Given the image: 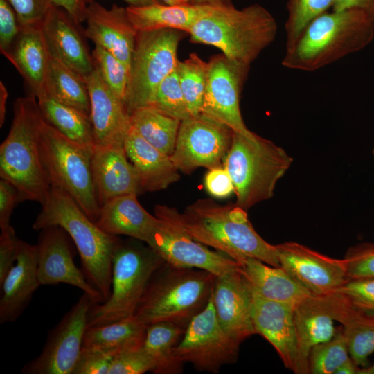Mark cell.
Masks as SVG:
<instances>
[{
    "label": "cell",
    "mask_w": 374,
    "mask_h": 374,
    "mask_svg": "<svg viewBox=\"0 0 374 374\" xmlns=\"http://www.w3.org/2000/svg\"><path fill=\"white\" fill-rule=\"evenodd\" d=\"M373 33L374 18L361 10L326 12L286 47L282 65L294 70L317 71L364 48Z\"/></svg>",
    "instance_id": "obj_3"
},
{
    "label": "cell",
    "mask_w": 374,
    "mask_h": 374,
    "mask_svg": "<svg viewBox=\"0 0 374 374\" xmlns=\"http://www.w3.org/2000/svg\"><path fill=\"white\" fill-rule=\"evenodd\" d=\"M241 265L253 292L264 299L296 307L312 295L281 267L252 258Z\"/></svg>",
    "instance_id": "obj_29"
},
{
    "label": "cell",
    "mask_w": 374,
    "mask_h": 374,
    "mask_svg": "<svg viewBox=\"0 0 374 374\" xmlns=\"http://www.w3.org/2000/svg\"><path fill=\"white\" fill-rule=\"evenodd\" d=\"M147 326L134 316L107 324L88 326L82 347L100 350L114 356L143 346Z\"/></svg>",
    "instance_id": "obj_32"
},
{
    "label": "cell",
    "mask_w": 374,
    "mask_h": 374,
    "mask_svg": "<svg viewBox=\"0 0 374 374\" xmlns=\"http://www.w3.org/2000/svg\"><path fill=\"white\" fill-rule=\"evenodd\" d=\"M79 25L53 4L40 27L50 57L86 78L95 67Z\"/></svg>",
    "instance_id": "obj_20"
},
{
    "label": "cell",
    "mask_w": 374,
    "mask_h": 374,
    "mask_svg": "<svg viewBox=\"0 0 374 374\" xmlns=\"http://www.w3.org/2000/svg\"><path fill=\"white\" fill-rule=\"evenodd\" d=\"M96 303L83 293L49 333L41 353L23 368L24 374H72L82 348L88 317Z\"/></svg>",
    "instance_id": "obj_13"
},
{
    "label": "cell",
    "mask_w": 374,
    "mask_h": 374,
    "mask_svg": "<svg viewBox=\"0 0 374 374\" xmlns=\"http://www.w3.org/2000/svg\"><path fill=\"white\" fill-rule=\"evenodd\" d=\"M292 161L270 140L253 132L249 134L234 132L224 167L234 185L235 204L247 210L272 197L277 181Z\"/></svg>",
    "instance_id": "obj_7"
},
{
    "label": "cell",
    "mask_w": 374,
    "mask_h": 374,
    "mask_svg": "<svg viewBox=\"0 0 374 374\" xmlns=\"http://www.w3.org/2000/svg\"><path fill=\"white\" fill-rule=\"evenodd\" d=\"M160 222L140 204L136 195H126L100 206L95 223L112 235H126L146 244Z\"/></svg>",
    "instance_id": "obj_28"
},
{
    "label": "cell",
    "mask_w": 374,
    "mask_h": 374,
    "mask_svg": "<svg viewBox=\"0 0 374 374\" xmlns=\"http://www.w3.org/2000/svg\"><path fill=\"white\" fill-rule=\"evenodd\" d=\"M16 68L36 98L46 94L45 84L50 55L40 26L21 27L4 55Z\"/></svg>",
    "instance_id": "obj_27"
},
{
    "label": "cell",
    "mask_w": 374,
    "mask_h": 374,
    "mask_svg": "<svg viewBox=\"0 0 374 374\" xmlns=\"http://www.w3.org/2000/svg\"><path fill=\"white\" fill-rule=\"evenodd\" d=\"M359 367L350 358L344 362L335 374H357Z\"/></svg>",
    "instance_id": "obj_54"
},
{
    "label": "cell",
    "mask_w": 374,
    "mask_h": 374,
    "mask_svg": "<svg viewBox=\"0 0 374 374\" xmlns=\"http://www.w3.org/2000/svg\"><path fill=\"white\" fill-rule=\"evenodd\" d=\"M94 145L124 144L131 127L130 114L95 69L86 78Z\"/></svg>",
    "instance_id": "obj_25"
},
{
    "label": "cell",
    "mask_w": 374,
    "mask_h": 374,
    "mask_svg": "<svg viewBox=\"0 0 374 374\" xmlns=\"http://www.w3.org/2000/svg\"><path fill=\"white\" fill-rule=\"evenodd\" d=\"M45 89L46 94L57 101L90 116V98L86 79L51 57Z\"/></svg>",
    "instance_id": "obj_34"
},
{
    "label": "cell",
    "mask_w": 374,
    "mask_h": 374,
    "mask_svg": "<svg viewBox=\"0 0 374 374\" xmlns=\"http://www.w3.org/2000/svg\"><path fill=\"white\" fill-rule=\"evenodd\" d=\"M21 27L41 26L53 5L51 0H8Z\"/></svg>",
    "instance_id": "obj_45"
},
{
    "label": "cell",
    "mask_w": 374,
    "mask_h": 374,
    "mask_svg": "<svg viewBox=\"0 0 374 374\" xmlns=\"http://www.w3.org/2000/svg\"><path fill=\"white\" fill-rule=\"evenodd\" d=\"M57 226L73 240L82 271L89 282L102 294L103 302L111 292L112 260L120 239L102 231L65 191L51 187L33 229Z\"/></svg>",
    "instance_id": "obj_4"
},
{
    "label": "cell",
    "mask_w": 374,
    "mask_h": 374,
    "mask_svg": "<svg viewBox=\"0 0 374 374\" xmlns=\"http://www.w3.org/2000/svg\"><path fill=\"white\" fill-rule=\"evenodd\" d=\"M331 315L312 295L294 308L297 343L296 374H308V357L315 345L330 340L335 335Z\"/></svg>",
    "instance_id": "obj_30"
},
{
    "label": "cell",
    "mask_w": 374,
    "mask_h": 374,
    "mask_svg": "<svg viewBox=\"0 0 374 374\" xmlns=\"http://www.w3.org/2000/svg\"><path fill=\"white\" fill-rule=\"evenodd\" d=\"M165 4L168 5H181L186 3H190L189 0H161Z\"/></svg>",
    "instance_id": "obj_58"
},
{
    "label": "cell",
    "mask_w": 374,
    "mask_h": 374,
    "mask_svg": "<svg viewBox=\"0 0 374 374\" xmlns=\"http://www.w3.org/2000/svg\"><path fill=\"white\" fill-rule=\"evenodd\" d=\"M182 36L183 31L175 29L137 33L124 102L130 115L147 107L160 82L177 69Z\"/></svg>",
    "instance_id": "obj_10"
},
{
    "label": "cell",
    "mask_w": 374,
    "mask_h": 374,
    "mask_svg": "<svg viewBox=\"0 0 374 374\" xmlns=\"http://www.w3.org/2000/svg\"><path fill=\"white\" fill-rule=\"evenodd\" d=\"M95 69L114 94L125 102L129 80L130 68L112 53L95 45L91 52Z\"/></svg>",
    "instance_id": "obj_40"
},
{
    "label": "cell",
    "mask_w": 374,
    "mask_h": 374,
    "mask_svg": "<svg viewBox=\"0 0 374 374\" xmlns=\"http://www.w3.org/2000/svg\"><path fill=\"white\" fill-rule=\"evenodd\" d=\"M164 260L148 245L116 244L112 260L111 292L106 301L94 303L88 326H98L134 317L154 273Z\"/></svg>",
    "instance_id": "obj_8"
},
{
    "label": "cell",
    "mask_w": 374,
    "mask_h": 374,
    "mask_svg": "<svg viewBox=\"0 0 374 374\" xmlns=\"http://www.w3.org/2000/svg\"><path fill=\"white\" fill-rule=\"evenodd\" d=\"M350 358L341 326L337 328L335 335L330 340L312 348L308 357L309 373L335 374L336 370Z\"/></svg>",
    "instance_id": "obj_38"
},
{
    "label": "cell",
    "mask_w": 374,
    "mask_h": 374,
    "mask_svg": "<svg viewBox=\"0 0 374 374\" xmlns=\"http://www.w3.org/2000/svg\"><path fill=\"white\" fill-rule=\"evenodd\" d=\"M93 145H81L71 141L46 121L42 125L40 154L51 187L68 193L95 222L100 206L91 171Z\"/></svg>",
    "instance_id": "obj_9"
},
{
    "label": "cell",
    "mask_w": 374,
    "mask_h": 374,
    "mask_svg": "<svg viewBox=\"0 0 374 374\" xmlns=\"http://www.w3.org/2000/svg\"><path fill=\"white\" fill-rule=\"evenodd\" d=\"M160 222L146 244L167 265L199 269L217 277L242 269V265L220 251H214L188 235L172 220L156 215Z\"/></svg>",
    "instance_id": "obj_14"
},
{
    "label": "cell",
    "mask_w": 374,
    "mask_h": 374,
    "mask_svg": "<svg viewBox=\"0 0 374 374\" xmlns=\"http://www.w3.org/2000/svg\"><path fill=\"white\" fill-rule=\"evenodd\" d=\"M56 6L64 10L78 24L85 21L87 4L84 0H51Z\"/></svg>",
    "instance_id": "obj_51"
},
{
    "label": "cell",
    "mask_w": 374,
    "mask_h": 374,
    "mask_svg": "<svg viewBox=\"0 0 374 374\" xmlns=\"http://www.w3.org/2000/svg\"><path fill=\"white\" fill-rule=\"evenodd\" d=\"M131 127L164 154L174 152L181 121L150 107L139 108L130 115Z\"/></svg>",
    "instance_id": "obj_36"
},
{
    "label": "cell",
    "mask_w": 374,
    "mask_h": 374,
    "mask_svg": "<svg viewBox=\"0 0 374 374\" xmlns=\"http://www.w3.org/2000/svg\"><path fill=\"white\" fill-rule=\"evenodd\" d=\"M37 262V245L19 240L16 262L0 283L1 324L15 321L41 285Z\"/></svg>",
    "instance_id": "obj_24"
},
{
    "label": "cell",
    "mask_w": 374,
    "mask_h": 374,
    "mask_svg": "<svg viewBox=\"0 0 374 374\" xmlns=\"http://www.w3.org/2000/svg\"><path fill=\"white\" fill-rule=\"evenodd\" d=\"M208 64L196 53L179 61L177 71L181 89L190 116L201 114L206 91Z\"/></svg>",
    "instance_id": "obj_37"
},
{
    "label": "cell",
    "mask_w": 374,
    "mask_h": 374,
    "mask_svg": "<svg viewBox=\"0 0 374 374\" xmlns=\"http://www.w3.org/2000/svg\"><path fill=\"white\" fill-rule=\"evenodd\" d=\"M276 249L280 266L312 295L334 292L347 280L343 259L328 257L294 242L277 244Z\"/></svg>",
    "instance_id": "obj_16"
},
{
    "label": "cell",
    "mask_w": 374,
    "mask_h": 374,
    "mask_svg": "<svg viewBox=\"0 0 374 374\" xmlns=\"http://www.w3.org/2000/svg\"><path fill=\"white\" fill-rule=\"evenodd\" d=\"M147 107L181 121L191 116L181 89L177 69L160 82Z\"/></svg>",
    "instance_id": "obj_41"
},
{
    "label": "cell",
    "mask_w": 374,
    "mask_h": 374,
    "mask_svg": "<svg viewBox=\"0 0 374 374\" xmlns=\"http://www.w3.org/2000/svg\"><path fill=\"white\" fill-rule=\"evenodd\" d=\"M333 2L334 0H288L285 25L286 47L292 45L314 19L332 7Z\"/></svg>",
    "instance_id": "obj_39"
},
{
    "label": "cell",
    "mask_w": 374,
    "mask_h": 374,
    "mask_svg": "<svg viewBox=\"0 0 374 374\" xmlns=\"http://www.w3.org/2000/svg\"><path fill=\"white\" fill-rule=\"evenodd\" d=\"M163 265L151 278L134 317L147 326L168 321L186 328L206 305L217 276L199 269L169 265L170 269H162Z\"/></svg>",
    "instance_id": "obj_6"
},
{
    "label": "cell",
    "mask_w": 374,
    "mask_h": 374,
    "mask_svg": "<svg viewBox=\"0 0 374 374\" xmlns=\"http://www.w3.org/2000/svg\"><path fill=\"white\" fill-rule=\"evenodd\" d=\"M208 193L217 198H225L234 192L232 179L224 166L209 169L204 177Z\"/></svg>",
    "instance_id": "obj_49"
},
{
    "label": "cell",
    "mask_w": 374,
    "mask_h": 374,
    "mask_svg": "<svg viewBox=\"0 0 374 374\" xmlns=\"http://www.w3.org/2000/svg\"><path fill=\"white\" fill-rule=\"evenodd\" d=\"M153 368L152 358L141 346L114 355L108 374H143Z\"/></svg>",
    "instance_id": "obj_43"
},
{
    "label": "cell",
    "mask_w": 374,
    "mask_h": 374,
    "mask_svg": "<svg viewBox=\"0 0 374 374\" xmlns=\"http://www.w3.org/2000/svg\"><path fill=\"white\" fill-rule=\"evenodd\" d=\"M208 64L201 114L233 132L250 134L251 131L245 125L240 110V94L249 67L238 65L223 54L213 56Z\"/></svg>",
    "instance_id": "obj_15"
},
{
    "label": "cell",
    "mask_w": 374,
    "mask_h": 374,
    "mask_svg": "<svg viewBox=\"0 0 374 374\" xmlns=\"http://www.w3.org/2000/svg\"><path fill=\"white\" fill-rule=\"evenodd\" d=\"M20 202L19 192L8 181L0 180V228L10 226V220L15 206Z\"/></svg>",
    "instance_id": "obj_50"
},
{
    "label": "cell",
    "mask_w": 374,
    "mask_h": 374,
    "mask_svg": "<svg viewBox=\"0 0 374 374\" xmlns=\"http://www.w3.org/2000/svg\"><path fill=\"white\" fill-rule=\"evenodd\" d=\"M233 131L202 114L181 121L170 158L179 170L190 173L199 167L222 166Z\"/></svg>",
    "instance_id": "obj_12"
},
{
    "label": "cell",
    "mask_w": 374,
    "mask_h": 374,
    "mask_svg": "<svg viewBox=\"0 0 374 374\" xmlns=\"http://www.w3.org/2000/svg\"><path fill=\"white\" fill-rule=\"evenodd\" d=\"M239 347L219 323L212 292L204 308L188 323L175 353L181 362L198 371L217 373L222 366L237 360Z\"/></svg>",
    "instance_id": "obj_11"
},
{
    "label": "cell",
    "mask_w": 374,
    "mask_h": 374,
    "mask_svg": "<svg viewBox=\"0 0 374 374\" xmlns=\"http://www.w3.org/2000/svg\"><path fill=\"white\" fill-rule=\"evenodd\" d=\"M8 96V91L2 81L0 82V126L4 123L6 116V105Z\"/></svg>",
    "instance_id": "obj_53"
},
{
    "label": "cell",
    "mask_w": 374,
    "mask_h": 374,
    "mask_svg": "<svg viewBox=\"0 0 374 374\" xmlns=\"http://www.w3.org/2000/svg\"><path fill=\"white\" fill-rule=\"evenodd\" d=\"M124 147L136 172L142 193L163 190L180 179L170 156L150 144L132 127Z\"/></svg>",
    "instance_id": "obj_26"
},
{
    "label": "cell",
    "mask_w": 374,
    "mask_h": 374,
    "mask_svg": "<svg viewBox=\"0 0 374 374\" xmlns=\"http://www.w3.org/2000/svg\"><path fill=\"white\" fill-rule=\"evenodd\" d=\"M94 188L100 206L126 195L142 193L124 144L94 145L91 157Z\"/></svg>",
    "instance_id": "obj_21"
},
{
    "label": "cell",
    "mask_w": 374,
    "mask_h": 374,
    "mask_svg": "<svg viewBox=\"0 0 374 374\" xmlns=\"http://www.w3.org/2000/svg\"><path fill=\"white\" fill-rule=\"evenodd\" d=\"M0 235V283L16 262L19 240L11 225L1 229Z\"/></svg>",
    "instance_id": "obj_48"
},
{
    "label": "cell",
    "mask_w": 374,
    "mask_h": 374,
    "mask_svg": "<svg viewBox=\"0 0 374 374\" xmlns=\"http://www.w3.org/2000/svg\"><path fill=\"white\" fill-rule=\"evenodd\" d=\"M37 245V271L41 285L66 283L91 296L96 303L103 302L101 293L87 280L73 261L66 231L57 226L41 230Z\"/></svg>",
    "instance_id": "obj_17"
},
{
    "label": "cell",
    "mask_w": 374,
    "mask_h": 374,
    "mask_svg": "<svg viewBox=\"0 0 374 374\" xmlns=\"http://www.w3.org/2000/svg\"><path fill=\"white\" fill-rule=\"evenodd\" d=\"M84 2L88 4L89 3L93 1L94 0H84ZM127 2L129 6H144L153 3L159 2V0H123Z\"/></svg>",
    "instance_id": "obj_56"
},
{
    "label": "cell",
    "mask_w": 374,
    "mask_h": 374,
    "mask_svg": "<svg viewBox=\"0 0 374 374\" xmlns=\"http://www.w3.org/2000/svg\"><path fill=\"white\" fill-rule=\"evenodd\" d=\"M113 357L98 349L82 347L72 374H108Z\"/></svg>",
    "instance_id": "obj_46"
},
{
    "label": "cell",
    "mask_w": 374,
    "mask_h": 374,
    "mask_svg": "<svg viewBox=\"0 0 374 374\" xmlns=\"http://www.w3.org/2000/svg\"><path fill=\"white\" fill-rule=\"evenodd\" d=\"M343 260L347 279L374 277V243L364 242L349 248Z\"/></svg>",
    "instance_id": "obj_42"
},
{
    "label": "cell",
    "mask_w": 374,
    "mask_h": 374,
    "mask_svg": "<svg viewBox=\"0 0 374 374\" xmlns=\"http://www.w3.org/2000/svg\"><path fill=\"white\" fill-rule=\"evenodd\" d=\"M13 114L9 133L0 146V176L16 187L20 202L43 205L51 189L39 148L45 119L37 98L30 94L15 100Z\"/></svg>",
    "instance_id": "obj_5"
},
{
    "label": "cell",
    "mask_w": 374,
    "mask_h": 374,
    "mask_svg": "<svg viewBox=\"0 0 374 374\" xmlns=\"http://www.w3.org/2000/svg\"><path fill=\"white\" fill-rule=\"evenodd\" d=\"M84 37L106 49L130 69L137 31L126 8L113 4L109 9L96 1L87 6Z\"/></svg>",
    "instance_id": "obj_19"
},
{
    "label": "cell",
    "mask_w": 374,
    "mask_h": 374,
    "mask_svg": "<svg viewBox=\"0 0 374 374\" xmlns=\"http://www.w3.org/2000/svg\"><path fill=\"white\" fill-rule=\"evenodd\" d=\"M277 32L273 15L253 3L241 9L233 4L209 6L188 34L191 42L216 47L230 61L249 67L275 40Z\"/></svg>",
    "instance_id": "obj_2"
},
{
    "label": "cell",
    "mask_w": 374,
    "mask_h": 374,
    "mask_svg": "<svg viewBox=\"0 0 374 374\" xmlns=\"http://www.w3.org/2000/svg\"><path fill=\"white\" fill-rule=\"evenodd\" d=\"M294 308L264 299L253 292L252 319L256 333L277 351L285 366L294 373L297 367V343Z\"/></svg>",
    "instance_id": "obj_22"
},
{
    "label": "cell",
    "mask_w": 374,
    "mask_h": 374,
    "mask_svg": "<svg viewBox=\"0 0 374 374\" xmlns=\"http://www.w3.org/2000/svg\"><path fill=\"white\" fill-rule=\"evenodd\" d=\"M21 26L17 15L8 1L0 0V51L5 55L19 34Z\"/></svg>",
    "instance_id": "obj_47"
},
{
    "label": "cell",
    "mask_w": 374,
    "mask_h": 374,
    "mask_svg": "<svg viewBox=\"0 0 374 374\" xmlns=\"http://www.w3.org/2000/svg\"><path fill=\"white\" fill-rule=\"evenodd\" d=\"M154 215L179 225L196 241L211 247L240 264L247 258L280 267L276 245L266 242L254 229L247 210L238 206L220 205L211 199H200L182 213L157 205Z\"/></svg>",
    "instance_id": "obj_1"
},
{
    "label": "cell",
    "mask_w": 374,
    "mask_h": 374,
    "mask_svg": "<svg viewBox=\"0 0 374 374\" xmlns=\"http://www.w3.org/2000/svg\"><path fill=\"white\" fill-rule=\"evenodd\" d=\"M190 3L198 5L211 6H228L231 5V0H189Z\"/></svg>",
    "instance_id": "obj_55"
},
{
    "label": "cell",
    "mask_w": 374,
    "mask_h": 374,
    "mask_svg": "<svg viewBox=\"0 0 374 374\" xmlns=\"http://www.w3.org/2000/svg\"><path fill=\"white\" fill-rule=\"evenodd\" d=\"M373 157H374V150H373Z\"/></svg>",
    "instance_id": "obj_59"
},
{
    "label": "cell",
    "mask_w": 374,
    "mask_h": 374,
    "mask_svg": "<svg viewBox=\"0 0 374 374\" xmlns=\"http://www.w3.org/2000/svg\"><path fill=\"white\" fill-rule=\"evenodd\" d=\"M45 121L71 141L84 145H94L90 116L64 105L48 94L37 98Z\"/></svg>",
    "instance_id": "obj_35"
},
{
    "label": "cell",
    "mask_w": 374,
    "mask_h": 374,
    "mask_svg": "<svg viewBox=\"0 0 374 374\" xmlns=\"http://www.w3.org/2000/svg\"><path fill=\"white\" fill-rule=\"evenodd\" d=\"M213 303L220 324L238 344L256 334L252 319L253 290L242 268L216 278Z\"/></svg>",
    "instance_id": "obj_18"
},
{
    "label": "cell",
    "mask_w": 374,
    "mask_h": 374,
    "mask_svg": "<svg viewBox=\"0 0 374 374\" xmlns=\"http://www.w3.org/2000/svg\"><path fill=\"white\" fill-rule=\"evenodd\" d=\"M334 292L359 308L374 311V277L347 279Z\"/></svg>",
    "instance_id": "obj_44"
},
{
    "label": "cell",
    "mask_w": 374,
    "mask_h": 374,
    "mask_svg": "<svg viewBox=\"0 0 374 374\" xmlns=\"http://www.w3.org/2000/svg\"><path fill=\"white\" fill-rule=\"evenodd\" d=\"M186 328L168 321L147 326L143 347L152 358L155 374H177L183 371L184 363L175 353Z\"/></svg>",
    "instance_id": "obj_33"
},
{
    "label": "cell",
    "mask_w": 374,
    "mask_h": 374,
    "mask_svg": "<svg viewBox=\"0 0 374 374\" xmlns=\"http://www.w3.org/2000/svg\"><path fill=\"white\" fill-rule=\"evenodd\" d=\"M312 296L341 324L350 358L359 367L367 366L374 353V311L359 308L337 292Z\"/></svg>",
    "instance_id": "obj_23"
},
{
    "label": "cell",
    "mask_w": 374,
    "mask_h": 374,
    "mask_svg": "<svg viewBox=\"0 0 374 374\" xmlns=\"http://www.w3.org/2000/svg\"><path fill=\"white\" fill-rule=\"evenodd\" d=\"M209 6L193 3L168 5L157 2L144 6H128L126 10L137 32L175 29L188 33Z\"/></svg>",
    "instance_id": "obj_31"
},
{
    "label": "cell",
    "mask_w": 374,
    "mask_h": 374,
    "mask_svg": "<svg viewBox=\"0 0 374 374\" xmlns=\"http://www.w3.org/2000/svg\"><path fill=\"white\" fill-rule=\"evenodd\" d=\"M357 374H374V362L371 366L359 368Z\"/></svg>",
    "instance_id": "obj_57"
},
{
    "label": "cell",
    "mask_w": 374,
    "mask_h": 374,
    "mask_svg": "<svg viewBox=\"0 0 374 374\" xmlns=\"http://www.w3.org/2000/svg\"><path fill=\"white\" fill-rule=\"evenodd\" d=\"M333 10H361L374 18V0H334Z\"/></svg>",
    "instance_id": "obj_52"
}]
</instances>
